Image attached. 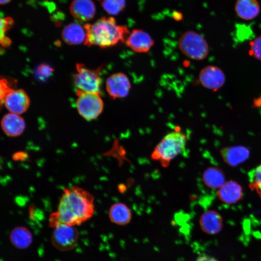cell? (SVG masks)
I'll return each mask as SVG.
<instances>
[{"label": "cell", "mask_w": 261, "mask_h": 261, "mask_svg": "<svg viewBox=\"0 0 261 261\" xmlns=\"http://www.w3.org/2000/svg\"><path fill=\"white\" fill-rule=\"evenodd\" d=\"M199 224L203 231L207 234L218 233L223 227L221 215L215 210H208L203 213L199 220Z\"/></svg>", "instance_id": "cell-16"}, {"label": "cell", "mask_w": 261, "mask_h": 261, "mask_svg": "<svg viewBox=\"0 0 261 261\" xmlns=\"http://www.w3.org/2000/svg\"><path fill=\"white\" fill-rule=\"evenodd\" d=\"M260 5L257 0H237L235 11L237 15L245 20L255 18L260 13Z\"/></svg>", "instance_id": "cell-18"}, {"label": "cell", "mask_w": 261, "mask_h": 261, "mask_svg": "<svg viewBox=\"0 0 261 261\" xmlns=\"http://www.w3.org/2000/svg\"><path fill=\"white\" fill-rule=\"evenodd\" d=\"M199 80L205 87L217 90L222 87L225 82V76L223 71L214 65H209L201 70Z\"/></svg>", "instance_id": "cell-9"}, {"label": "cell", "mask_w": 261, "mask_h": 261, "mask_svg": "<svg viewBox=\"0 0 261 261\" xmlns=\"http://www.w3.org/2000/svg\"><path fill=\"white\" fill-rule=\"evenodd\" d=\"M220 154L226 164L231 166H236L247 160L250 152L245 146L236 145L222 148Z\"/></svg>", "instance_id": "cell-14"}, {"label": "cell", "mask_w": 261, "mask_h": 261, "mask_svg": "<svg viewBox=\"0 0 261 261\" xmlns=\"http://www.w3.org/2000/svg\"><path fill=\"white\" fill-rule=\"evenodd\" d=\"M53 72L54 69L46 64L40 65L36 70L37 75L42 79H46L52 74Z\"/></svg>", "instance_id": "cell-25"}, {"label": "cell", "mask_w": 261, "mask_h": 261, "mask_svg": "<svg viewBox=\"0 0 261 261\" xmlns=\"http://www.w3.org/2000/svg\"><path fill=\"white\" fill-rule=\"evenodd\" d=\"M94 200L90 192L79 187L64 189L57 211L50 215V224H80L92 216Z\"/></svg>", "instance_id": "cell-1"}, {"label": "cell", "mask_w": 261, "mask_h": 261, "mask_svg": "<svg viewBox=\"0 0 261 261\" xmlns=\"http://www.w3.org/2000/svg\"><path fill=\"white\" fill-rule=\"evenodd\" d=\"M73 225L64 223L54 226L52 234V241L58 249L67 250L72 248L78 239V232Z\"/></svg>", "instance_id": "cell-7"}, {"label": "cell", "mask_w": 261, "mask_h": 261, "mask_svg": "<svg viewBox=\"0 0 261 261\" xmlns=\"http://www.w3.org/2000/svg\"><path fill=\"white\" fill-rule=\"evenodd\" d=\"M84 28L86 33L84 44L88 46L109 47L125 42L130 34L128 28L118 25L113 17H102L93 24H85Z\"/></svg>", "instance_id": "cell-2"}, {"label": "cell", "mask_w": 261, "mask_h": 261, "mask_svg": "<svg viewBox=\"0 0 261 261\" xmlns=\"http://www.w3.org/2000/svg\"><path fill=\"white\" fill-rule=\"evenodd\" d=\"M0 42H1V44L4 47H7L9 46L11 44V40L6 36L1 37Z\"/></svg>", "instance_id": "cell-29"}, {"label": "cell", "mask_w": 261, "mask_h": 261, "mask_svg": "<svg viewBox=\"0 0 261 261\" xmlns=\"http://www.w3.org/2000/svg\"><path fill=\"white\" fill-rule=\"evenodd\" d=\"M24 154L22 153H16L13 156V158H14L15 160H20L23 157H24Z\"/></svg>", "instance_id": "cell-30"}, {"label": "cell", "mask_w": 261, "mask_h": 261, "mask_svg": "<svg viewBox=\"0 0 261 261\" xmlns=\"http://www.w3.org/2000/svg\"><path fill=\"white\" fill-rule=\"evenodd\" d=\"M10 240L14 246L23 249L30 246L32 241V236L27 228L19 226L12 230L10 234Z\"/></svg>", "instance_id": "cell-20"}, {"label": "cell", "mask_w": 261, "mask_h": 261, "mask_svg": "<svg viewBox=\"0 0 261 261\" xmlns=\"http://www.w3.org/2000/svg\"><path fill=\"white\" fill-rule=\"evenodd\" d=\"M106 88L112 99L123 98L129 94L131 84L127 76L119 72L112 74L107 78Z\"/></svg>", "instance_id": "cell-8"}, {"label": "cell", "mask_w": 261, "mask_h": 261, "mask_svg": "<svg viewBox=\"0 0 261 261\" xmlns=\"http://www.w3.org/2000/svg\"><path fill=\"white\" fill-rule=\"evenodd\" d=\"M249 177V188L261 199V163L251 172Z\"/></svg>", "instance_id": "cell-23"}, {"label": "cell", "mask_w": 261, "mask_h": 261, "mask_svg": "<svg viewBox=\"0 0 261 261\" xmlns=\"http://www.w3.org/2000/svg\"><path fill=\"white\" fill-rule=\"evenodd\" d=\"M13 89L9 85L8 81L5 79L0 81V101L2 104L4 102L6 95Z\"/></svg>", "instance_id": "cell-27"}, {"label": "cell", "mask_w": 261, "mask_h": 261, "mask_svg": "<svg viewBox=\"0 0 261 261\" xmlns=\"http://www.w3.org/2000/svg\"><path fill=\"white\" fill-rule=\"evenodd\" d=\"M217 195L222 202L228 204H234L243 198V188L236 181L230 180L225 182L218 189Z\"/></svg>", "instance_id": "cell-13"}, {"label": "cell", "mask_w": 261, "mask_h": 261, "mask_svg": "<svg viewBox=\"0 0 261 261\" xmlns=\"http://www.w3.org/2000/svg\"><path fill=\"white\" fill-rule=\"evenodd\" d=\"M249 54L256 59L261 61V36L250 42Z\"/></svg>", "instance_id": "cell-24"}, {"label": "cell", "mask_w": 261, "mask_h": 261, "mask_svg": "<svg viewBox=\"0 0 261 261\" xmlns=\"http://www.w3.org/2000/svg\"><path fill=\"white\" fill-rule=\"evenodd\" d=\"M127 46L137 53H146L154 44V41L146 32L134 29L127 37L125 42Z\"/></svg>", "instance_id": "cell-11"}, {"label": "cell", "mask_w": 261, "mask_h": 261, "mask_svg": "<svg viewBox=\"0 0 261 261\" xmlns=\"http://www.w3.org/2000/svg\"><path fill=\"white\" fill-rule=\"evenodd\" d=\"M63 41L70 45L79 44L85 42L86 38L85 29L80 24L72 23L66 26L62 31Z\"/></svg>", "instance_id": "cell-17"}, {"label": "cell", "mask_w": 261, "mask_h": 261, "mask_svg": "<svg viewBox=\"0 0 261 261\" xmlns=\"http://www.w3.org/2000/svg\"><path fill=\"white\" fill-rule=\"evenodd\" d=\"M14 22L13 18L10 17H6L0 19L1 37L4 36L5 32L12 27Z\"/></svg>", "instance_id": "cell-26"}, {"label": "cell", "mask_w": 261, "mask_h": 261, "mask_svg": "<svg viewBox=\"0 0 261 261\" xmlns=\"http://www.w3.org/2000/svg\"><path fill=\"white\" fill-rule=\"evenodd\" d=\"M178 47L184 55L194 60L204 59L209 51L205 39L198 33L191 30L182 34L178 40Z\"/></svg>", "instance_id": "cell-4"}, {"label": "cell", "mask_w": 261, "mask_h": 261, "mask_svg": "<svg viewBox=\"0 0 261 261\" xmlns=\"http://www.w3.org/2000/svg\"><path fill=\"white\" fill-rule=\"evenodd\" d=\"M76 107L78 113L85 119L92 120L102 112L103 102L100 94L87 93L76 90Z\"/></svg>", "instance_id": "cell-5"}, {"label": "cell", "mask_w": 261, "mask_h": 261, "mask_svg": "<svg viewBox=\"0 0 261 261\" xmlns=\"http://www.w3.org/2000/svg\"><path fill=\"white\" fill-rule=\"evenodd\" d=\"M187 137L179 130L171 132L160 141L155 147L151 158L158 161L163 167H167L170 162L181 154L186 148Z\"/></svg>", "instance_id": "cell-3"}, {"label": "cell", "mask_w": 261, "mask_h": 261, "mask_svg": "<svg viewBox=\"0 0 261 261\" xmlns=\"http://www.w3.org/2000/svg\"><path fill=\"white\" fill-rule=\"evenodd\" d=\"M196 261H217L215 259L211 257L203 255L199 257Z\"/></svg>", "instance_id": "cell-28"}, {"label": "cell", "mask_w": 261, "mask_h": 261, "mask_svg": "<svg viewBox=\"0 0 261 261\" xmlns=\"http://www.w3.org/2000/svg\"><path fill=\"white\" fill-rule=\"evenodd\" d=\"M1 126L6 135L16 137L23 132L26 125L24 119L19 115L10 113L3 117Z\"/></svg>", "instance_id": "cell-15"}, {"label": "cell", "mask_w": 261, "mask_h": 261, "mask_svg": "<svg viewBox=\"0 0 261 261\" xmlns=\"http://www.w3.org/2000/svg\"><path fill=\"white\" fill-rule=\"evenodd\" d=\"M108 216L111 222L121 226L128 224L131 219L130 210L122 203L113 204L109 210Z\"/></svg>", "instance_id": "cell-19"}, {"label": "cell", "mask_w": 261, "mask_h": 261, "mask_svg": "<svg viewBox=\"0 0 261 261\" xmlns=\"http://www.w3.org/2000/svg\"><path fill=\"white\" fill-rule=\"evenodd\" d=\"M70 12L77 20L87 22L94 17L96 7L92 0H73L70 6Z\"/></svg>", "instance_id": "cell-12"}, {"label": "cell", "mask_w": 261, "mask_h": 261, "mask_svg": "<svg viewBox=\"0 0 261 261\" xmlns=\"http://www.w3.org/2000/svg\"><path fill=\"white\" fill-rule=\"evenodd\" d=\"M223 172L218 168L211 167L206 169L203 174L205 185L212 189H218L225 182Z\"/></svg>", "instance_id": "cell-21"}, {"label": "cell", "mask_w": 261, "mask_h": 261, "mask_svg": "<svg viewBox=\"0 0 261 261\" xmlns=\"http://www.w3.org/2000/svg\"><path fill=\"white\" fill-rule=\"evenodd\" d=\"M11 0H0V4H4L9 2Z\"/></svg>", "instance_id": "cell-31"}, {"label": "cell", "mask_w": 261, "mask_h": 261, "mask_svg": "<svg viewBox=\"0 0 261 261\" xmlns=\"http://www.w3.org/2000/svg\"><path fill=\"white\" fill-rule=\"evenodd\" d=\"M104 10L109 14L116 15L124 10L126 0H98Z\"/></svg>", "instance_id": "cell-22"}, {"label": "cell", "mask_w": 261, "mask_h": 261, "mask_svg": "<svg viewBox=\"0 0 261 261\" xmlns=\"http://www.w3.org/2000/svg\"><path fill=\"white\" fill-rule=\"evenodd\" d=\"M76 69L74 83L76 90L84 92L100 94L102 80L98 72L81 63L76 64Z\"/></svg>", "instance_id": "cell-6"}, {"label": "cell", "mask_w": 261, "mask_h": 261, "mask_svg": "<svg viewBox=\"0 0 261 261\" xmlns=\"http://www.w3.org/2000/svg\"><path fill=\"white\" fill-rule=\"evenodd\" d=\"M4 103L10 113L20 115L29 107V98L26 92L21 89H13L5 97Z\"/></svg>", "instance_id": "cell-10"}]
</instances>
